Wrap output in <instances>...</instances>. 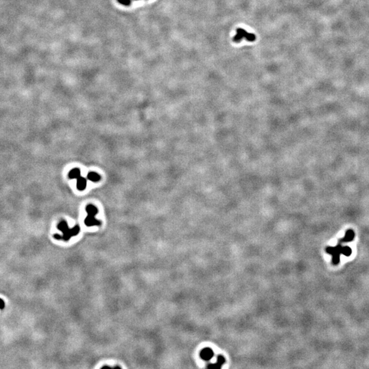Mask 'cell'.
<instances>
[{
	"label": "cell",
	"mask_w": 369,
	"mask_h": 369,
	"mask_svg": "<svg viewBox=\"0 0 369 369\" xmlns=\"http://www.w3.org/2000/svg\"><path fill=\"white\" fill-rule=\"evenodd\" d=\"M57 228L61 231V235L55 234L53 235L54 239L57 240H61L67 241L70 240L73 236H77L80 232V228L79 226H75L73 228H69L68 226L67 222L65 220H61L57 226Z\"/></svg>",
	"instance_id": "cell-1"
},
{
	"label": "cell",
	"mask_w": 369,
	"mask_h": 369,
	"mask_svg": "<svg viewBox=\"0 0 369 369\" xmlns=\"http://www.w3.org/2000/svg\"><path fill=\"white\" fill-rule=\"evenodd\" d=\"M342 243H338V245L335 247H328L325 248V251L328 254L332 256V262L333 265H337L340 262V254H343L345 256H350L352 254V250L348 246H342Z\"/></svg>",
	"instance_id": "cell-2"
},
{
	"label": "cell",
	"mask_w": 369,
	"mask_h": 369,
	"mask_svg": "<svg viewBox=\"0 0 369 369\" xmlns=\"http://www.w3.org/2000/svg\"><path fill=\"white\" fill-rule=\"evenodd\" d=\"M243 39L248 42H254L256 41V35L247 32L243 28H237L236 30V34L233 37V41L236 43H239Z\"/></svg>",
	"instance_id": "cell-3"
},
{
	"label": "cell",
	"mask_w": 369,
	"mask_h": 369,
	"mask_svg": "<svg viewBox=\"0 0 369 369\" xmlns=\"http://www.w3.org/2000/svg\"><path fill=\"white\" fill-rule=\"evenodd\" d=\"M95 216L96 215H94L87 214V216L84 219V224L88 227L100 226L101 222L100 220L96 219Z\"/></svg>",
	"instance_id": "cell-4"
},
{
	"label": "cell",
	"mask_w": 369,
	"mask_h": 369,
	"mask_svg": "<svg viewBox=\"0 0 369 369\" xmlns=\"http://www.w3.org/2000/svg\"><path fill=\"white\" fill-rule=\"evenodd\" d=\"M354 237H355L354 230H352V229H349V230H347L346 231V233H345V235L344 237L340 239L338 241V242L341 243L351 242V241H352L354 239Z\"/></svg>",
	"instance_id": "cell-5"
},
{
	"label": "cell",
	"mask_w": 369,
	"mask_h": 369,
	"mask_svg": "<svg viewBox=\"0 0 369 369\" xmlns=\"http://www.w3.org/2000/svg\"><path fill=\"white\" fill-rule=\"evenodd\" d=\"M213 356V351L210 348L204 349L201 351L200 353L201 358L203 359H205V360H209V359H211Z\"/></svg>",
	"instance_id": "cell-6"
},
{
	"label": "cell",
	"mask_w": 369,
	"mask_h": 369,
	"mask_svg": "<svg viewBox=\"0 0 369 369\" xmlns=\"http://www.w3.org/2000/svg\"><path fill=\"white\" fill-rule=\"evenodd\" d=\"M87 180L84 177L79 176L77 180V188L78 190L83 191L86 188Z\"/></svg>",
	"instance_id": "cell-7"
},
{
	"label": "cell",
	"mask_w": 369,
	"mask_h": 369,
	"mask_svg": "<svg viewBox=\"0 0 369 369\" xmlns=\"http://www.w3.org/2000/svg\"><path fill=\"white\" fill-rule=\"evenodd\" d=\"M87 178L92 182H98L100 181L101 176L100 175L95 172H90L89 173L87 174Z\"/></svg>",
	"instance_id": "cell-8"
},
{
	"label": "cell",
	"mask_w": 369,
	"mask_h": 369,
	"mask_svg": "<svg viewBox=\"0 0 369 369\" xmlns=\"http://www.w3.org/2000/svg\"><path fill=\"white\" fill-rule=\"evenodd\" d=\"M79 176H81V171L79 168H74L70 170L68 173V177L70 179H78Z\"/></svg>",
	"instance_id": "cell-9"
},
{
	"label": "cell",
	"mask_w": 369,
	"mask_h": 369,
	"mask_svg": "<svg viewBox=\"0 0 369 369\" xmlns=\"http://www.w3.org/2000/svg\"><path fill=\"white\" fill-rule=\"evenodd\" d=\"M86 210L87 214L94 215H96V214H97L99 212L97 208H96L95 206H94L93 205H88L87 206H86Z\"/></svg>",
	"instance_id": "cell-10"
},
{
	"label": "cell",
	"mask_w": 369,
	"mask_h": 369,
	"mask_svg": "<svg viewBox=\"0 0 369 369\" xmlns=\"http://www.w3.org/2000/svg\"><path fill=\"white\" fill-rule=\"evenodd\" d=\"M120 4L124 6H129L131 4V0H118Z\"/></svg>",
	"instance_id": "cell-11"
},
{
	"label": "cell",
	"mask_w": 369,
	"mask_h": 369,
	"mask_svg": "<svg viewBox=\"0 0 369 369\" xmlns=\"http://www.w3.org/2000/svg\"><path fill=\"white\" fill-rule=\"evenodd\" d=\"M224 362H225V359H224V357L222 356H219L218 359H217V364H219V365H222V364H223Z\"/></svg>",
	"instance_id": "cell-12"
},
{
	"label": "cell",
	"mask_w": 369,
	"mask_h": 369,
	"mask_svg": "<svg viewBox=\"0 0 369 369\" xmlns=\"http://www.w3.org/2000/svg\"><path fill=\"white\" fill-rule=\"evenodd\" d=\"M4 307H5V303L3 299L0 298V309H4Z\"/></svg>",
	"instance_id": "cell-13"
}]
</instances>
